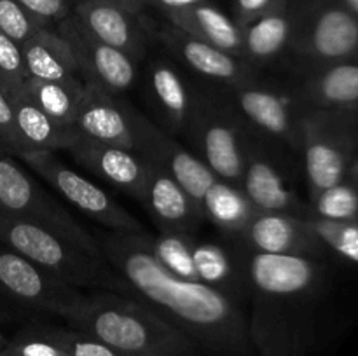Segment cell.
<instances>
[{
    "label": "cell",
    "instance_id": "cell-1",
    "mask_svg": "<svg viewBox=\"0 0 358 356\" xmlns=\"http://www.w3.org/2000/svg\"><path fill=\"white\" fill-rule=\"evenodd\" d=\"M98 244L133 297L184 332L199 351L213 356H250L254 351L241 304L205 283L168 272L154 255L149 234L108 230Z\"/></svg>",
    "mask_w": 358,
    "mask_h": 356
},
{
    "label": "cell",
    "instance_id": "cell-2",
    "mask_svg": "<svg viewBox=\"0 0 358 356\" xmlns=\"http://www.w3.org/2000/svg\"><path fill=\"white\" fill-rule=\"evenodd\" d=\"M243 248L250 313L248 337L259 356H306L313 344L317 258L255 253Z\"/></svg>",
    "mask_w": 358,
    "mask_h": 356
},
{
    "label": "cell",
    "instance_id": "cell-3",
    "mask_svg": "<svg viewBox=\"0 0 358 356\" xmlns=\"http://www.w3.org/2000/svg\"><path fill=\"white\" fill-rule=\"evenodd\" d=\"M65 321L124 356H199L201 353L157 311L121 293H84Z\"/></svg>",
    "mask_w": 358,
    "mask_h": 356
},
{
    "label": "cell",
    "instance_id": "cell-4",
    "mask_svg": "<svg viewBox=\"0 0 358 356\" xmlns=\"http://www.w3.org/2000/svg\"><path fill=\"white\" fill-rule=\"evenodd\" d=\"M0 244L23 255L66 285L91 292L133 297L124 279L105 258L93 257L62 234L0 212Z\"/></svg>",
    "mask_w": 358,
    "mask_h": 356
},
{
    "label": "cell",
    "instance_id": "cell-5",
    "mask_svg": "<svg viewBox=\"0 0 358 356\" xmlns=\"http://www.w3.org/2000/svg\"><path fill=\"white\" fill-rule=\"evenodd\" d=\"M185 129L191 135L194 154L212 173L240 187L247 124L229 98L208 91L194 93Z\"/></svg>",
    "mask_w": 358,
    "mask_h": 356
},
{
    "label": "cell",
    "instance_id": "cell-6",
    "mask_svg": "<svg viewBox=\"0 0 358 356\" xmlns=\"http://www.w3.org/2000/svg\"><path fill=\"white\" fill-rule=\"evenodd\" d=\"M310 198L339 184L355 159V110L306 108L301 149Z\"/></svg>",
    "mask_w": 358,
    "mask_h": 356
},
{
    "label": "cell",
    "instance_id": "cell-7",
    "mask_svg": "<svg viewBox=\"0 0 358 356\" xmlns=\"http://www.w3.org/2000/svg\"><path fill=\"white\" fill-rule=\"evenodd\" d=\"M0 212L62 234L93 257L105 258L98 241L31 175L0 154Z\"/></svg>",
    "mask_w": 358,
    "mask_h": 356
},
{
    "label": "cell",
    "instance_id": "cell-8",
    "mask_svg": "<svg viewBox=\"0 0 358 356\" xmlns=\"http://www.w3.org/2000/svg\"><path fill=\"white\" fill-rule=\"evenodd\" d=\"M289 51L313 66L358 58V17L336 0L296 3Z\"/></svg>",
    "mask_w": 358,
    "mask_h": 356
},
{
    "label": "cell",
    "instance_id": "cell-9",
    "mask_svg": "<svg viewBox=\"0 0 358 356\" xmlns=\"http://www.w3.org/2000/svg\"><path fill=\"white\" fill-rule=\"evenodd\" d=\"M20 159L38 177L44 178L70 205L105 229L112 232H145V227L136 220V216L119 205L107 191L72 170L52 150H31L21 154Z\"/></svg>",
    "mask_w": 358,
    "mask_h": 356
},
{
    "label": "cell",
    "instance_id": "cell-10",
    "mask_svg": "<svg viewBox=\"0 0 358 356\" xmlns=\"http://www.w3.org/2000/svg\"><path fill=\"white\" fill-rule=\"evenodd\" d=\"M227 93L248 128L271 142L301 149V121L308 107L296 93L266 86L255 79L227 87Z\"/></svg>",
    "mask_w": 358,
    "mask_h": 356
},
{
    "label": "cell",
    "instance_id": "cell-11",
    "mask_svg": "<svg viewBox=\"0 0 358 356\" xmlns=\"http://www.w3.org/2000/svg\"><path fill=\"white\" fill-rule=\"evenodd\" d=\"M126 107H128L129 128H131L133 150L142 157L147 166L164 171L173 180H177L199 205L210 185L217 180L212 170L194 152L168 136L136 108L129 103Z\"/></svg>",
    "mask_w": 358,
    "mask_h": 356
},
{
    "label": "cell",
    "instance_id": "cell-12",
    "mask_svg": "<svg viewBox=\"0 0 358 356\" xmlns=\"http://www.w3.org/2000/svg\"><path fill=\"white\" fill-rule=\"evenodd\" d=\"M247 124V122H245ZM240 188L255 212H283L308 216L310 206L304 205L290 185L282 161L269 147L268 138L245 129L243 171Z\"/></svg>",
    "mask_w": 358,
    "mask_h": 356
},
{
    "label": "cell",
    "instance_id": "cell-13",
    "mask_svg": "<svg viewBox=\"0 0 358 356\" xmlns=\"http://www.w3.org/2000/svg\"><path fill=\"white\" fill-rule=\"evenodd\" d=\"M0 293L27 309L62 320L84 295L83 290L66 285L3 244H0Z\"/></svg>",
    "mask_w": 358,
    "mask_h": 356
},
{
    "label": "cell",
    "instance_id": "cell-14",
    "mask_svg": "<svg viewBox=\"0 0 358 356\" xmlns=\"http://www.w3.org/2000/svg\"><path fill=\"white\" fill-rule=\"evenodd\" d=\"M56 30L72 49L84 82L96 84L114 94H122L135 84L138 63L93 37L72 13L56 24Z\"/></svg>",
    "mask_w": 358,
    "mask_h": 356
},
{
    "label": "cell",
    "instance_id": "cell-15",
    "mask_svg": "<svg viewBox=\"0 0 358 356\" xmlns=\"http://www.w3.org/2000/svg\"><path fill=\"white\" fill-rule=\"evenodd\" d=\"M238 241L247 250L268 255L318 258L324 244L306 222V216L283 212H255Z\"/></svg>",
    "mask_w": 358,
    "mask_h": 356
},
{
    "label": "cell",
    "instance_id": "cell-16",
    "mask_svg": "<svg viewBox=\"0 0 358 356\" xmlns=\"http://www.w3.org/2000/svg\"><path fill=\"white\" fill-rule=\"evenodd\" d=\"M159 38L178 61L205 79L226 87L238 86L254 79V65H250L247 59L222 51L208 42L199 40L171 23H166L161 28Z\"/></svg>",
    "mask_w": 358,
    "mask_h": 356
},
{
    "label": "cell",
    "instance_id": "cell-17",
    "mask_svg": "<svg viewBox=\"0 0 358 356\" xmlns=\"http://www.w3.org/2000/svg\"><path fill=\"white\" fill-rule=\"evenodd\" d=\"M138 201L150 215L159 232L192 234L203 222L199 205L177 180L164 171L147 166L145 184Z\"/></svg>",
    "mask_w": 358,
    "mask_h": 356
},
{
    "label": "cell",
    "instance_id": "cell-18",
    "mask_svg": "<svg viewBox=\"0 0 358 356\" xmlns=\"http://www.w3.org/2000/svg\"><path fill=\"white\" fill-rule=\"evenodd\" d=\"M69 152L80 166L138 199L145 184L147 164L135 150L98 142L80 133Z\"/></svg>",
    "mask_w": 358,
    "mask_h": 356
},
{
    "label": "cell",
    "instance_id": "cell-19",
    "mask_svg": "<svg viewBox=\"0 0 358 356\" xmlns=\"http://www.w3.org/2000/svg\"><path fill=\"white\" fill-rule=\"evenodd\" d=\"M73 16L98 40L119 49L136 63L145 54V34L138 16L107 0H79Z\"/></svg>",
    "mask_w": 358,
    "mask_h": 356
},
{
    "label": "cell",
    "instance_id": "cell-20",
    "mask_svg": "<svg viewBox=\"0 0 358 356\" xmlns=\"http://www.w3.org/2000/svg\"><path fill=\"white\" fill-rule=\"evenodd\" d=\"M117 94L96 84H84L73 126L84 136L112 145L133 149L128 107Z\"/></svg>",
    "mask_w": 358,
    "mask_h": 356
},
{
    "label": "cell",
    "instance_id": "cell-21",
    "mask_svg": "<svg viewBox=\"0 0 358 356\" xmlns=\"http://www.w3.org/2000/svg\"><path fill=\"white\" fill-rule=\"evenodd\" d=\"M296 94L310 108L357 110L358 58L313 66Z\"/></svg>",
    "mask_w": 358,
    "mask_h": 356
},
{
    "label": "cell",
    "instance_id": "cell-22",
    "mask_svg": "<svg viewBox=\"0 0 358 356\" xmlns=\"http://www.w3.org/2000/svg\"><path fill=\"white\" fill-rule=\"evenodd\" d=\"M192 260L199 281L219 290L238 304L248 300V278L243 248L234 250L213 241L194 239Z\"/></svg>",
    "mask_w": 358,
    "mask_h": 356
},
{
    "label": "cell",
    "instance_id": "cell-23",
    "mask_svg": "<svg viewBox=\"0 0 358 356\" xmlns=\"http://www.w3.org/2000/svg\"><path fill=\"white\" fill-rule=\"evenodd\" d=\"M21 52L28 79L66 84L84 82L72 49L56 27L41 28L21 45Z\"/></svg>",
    "mask_w": 358,
    "mask_h": 356
},
{
    "label": "cell",
    "instance_id": "cell-24",
    "mask_svg": "<svg viewBox=\"0 0 358 356\" xmlns=\"http://www.w3.org/2000/svg\"><path fill=\"white\" fill-rule=\"evenodd\" d=\"M9 100L13 105L21 154L31 150H69L80 136L76 126L52 119L37 105L31 103L21 91L9 96Z\"/></svg>",
    "mask_w": 358,
    "mask_h": 356
},
{
    "label": "cell",
    "instance_id": "cell-25",
    "mask_svg": "<svg viewBox=\"0 0 358 356\" xmlns=\"http://www.w3.org/2000/svg\"><path fill=\"white\" fill-rule=\"evenodd\" d=\"M164 17L168 23L180 28L185 34L241 58L243 51L241 27L234 21V17L227 16L208 0L184 9L166 10Z\"/></svg>",
    "mask_w": 358,
    "mask_h": 356
},
{
    "label": "cell",
    "instance_id": "cell-26",
    "mask_svg": "<svg viewBox=\"0 0 358 356\" xmlns=\"http://www.w3.org/2000/svg\"><path fill=\"white\" fill-rule=\"evenodd\" d=\"M296 27V3L290 0L264 16L241 27L243 51L241 58L250 65H262L289 49Z\"/></svg>",
    "mask_w": 358,
    "mask_h": 356
},
{
    "label": "cell",
    "instance_id": "cell-27",
    "mask_svg": "<svg viewBox=\"0 0 358 356\" xmlns=\"http://www.w3.org/2000/svg\"><path fill=\"white\" fill-rule=\"evenodd\" d=\"M147 86L157 110L173 131H182L191 114L194 91L168 59H156L147 68Z\"/></svg>",
    "mask_w": 358,
    "mask_h": 356
},
{
    "label": "cell",
    "instance_id": "cell-28",
    "mask_svg": "<svg viewBox=\"0 0 358 356\" xmlns=\"http://www.w3.org/2000/svg\"><path fill=\"white\" fill-rule=\"evenodd\" d=\"M203 220H208L227 236L238 239L255 209L238 185L217 178L199 201Z\"/></svg>",
    "mask_w": 358,
    "mask_h": 356
},
{
    "label": "cell",
    "instance_id": "cell-29",
    "mask_svg": "<svg viewBox=\"0 0 358 356\" xmlns=\"http://www.w3.org/2000/svg\"><path fill=\"white\" fill-rule=\"evenodd\" d=\"M84 84L51 82V80L27 79L21 93L37 105L42 112L51 115L52 119L66 124H73L77 105L83 96Z\"/></svg>",
    "mask_w": 358,
    "mask_h": 356
},
{
    "label": "cell",
    "instance_id": "cell-30",
    "mask_svg": "<svg viewBox=\"0 0 358 356\" xmlns=\"http://www.w3.org/2000/svg\"><path fill=\"white\" fill-rule=\"evenodd\" d=\"M152 251L159 264L171 274L189 281H199L192 260V234L178 232H159V236H150Z\"/></svg>",
    "mask_w": 358,
    "mask_h": 356
},
{
    "label": "cell",
    "instance_id": "cell-31",
    "mask_svg": "<svg viewBox=\"0 0 358 356\" xmlns=\"http://www.w3.org/2000/svg\"><path fill=\"white\" fill-rule=\"evenodd\" d=\"M31 332L38 334L41 337L48 339L52 344L69 356H124L122 353L115 351L114 348L107 346L105 342L98 341L96 337L72 327H58V325H31Z\"/></svg>",
    "mask_w": 358,
    "mask_h": 356
},
{
    "label": "cell",
    "instance_id": "cell-32",
    "mask_svg": "<svg viewBox=\"0 0 358 356\" xmlns=\"http://www.w3.org/2000/svg\"><path fill=\"white\" fill-rule=\"evenodd\" d=\"M310 213L327 220H355L358 222V188L345 178L339 184L318 192L311 198Z\"/></svg>",
    "mask_w": 358,
    "mask_h": 356
},
{
    "label": "cell",
    "instance_id": "cell-33",
    "mask_svg": "<svg viewBox=\"0 0 358 356\" xmlns=\"http://www.w3.org/2000/svg\"><path fill=\"white\" fill-rule=\"evenodd\" d=\"M306 222L324 246L358 264V222L355 220H327L308 215Z\"/></svg>",
    "mask_w": 358,
    "mask_h": 356
},
{
    "label": "cell",
    "instance_id": "cell-34",
    "mask_svg": "<svg viewBox=\"0 0 358 356\" xmlns=\"http://www.w3.org/2000/svg\"><path fill=\"white\" fill-rule=\"evenodd\" d=\"M28 79L21 45L0 31V89L7 98L21 91Z\"/></svg>",
    "mask_w": 358,
    "mask_h": 356
},
{
    "label": "cell",
    "instance_id": "cell-35",
    "mask_svg": "<svg viewBox=\"0 0 358 356\" xmlns=\"http://www.w3.org/2000/svg\"><path fill=\"white\" fill-rule=\"evenodd\" d=\"M45 27L48 24L31 16L17 0H0V31L20 45Z\"/></svg>",
    "mask_w": 358,
    "mask_h": 356
},
{
    "label": "cell",
    "instance_id": "cell-36",
    "mask_svg": "<svg viewBox=\"0 0 358 356\" xmlns=\"http://www.w3.org/2000/svg\"><path fill=\"white\" fill-rule=\"evenodd\" d=\"M0 353L6 356H69L63 349L31 332L30 328H24L20 335L7 342Z\"/></svg>",
    "mask_w": 358,
    "mask_h": 356
},
{
    "label": "cell",
    "instance_id": "cell-37",
    "mask_svg": "<svg viewBox=\"0 0 358 356\" xmlns=\"http://www.w3.org/2000/svg\"><path fill=\"white\" fill-rule=\"evenodd\" d=\"M28 13L48 27H56L59 21L70 16L72 0H17Z\"/></svg>",
    "mask_w": 358,
    "mask_h": 356
},
{
    "label": "cell",
    "instance_id": "cell-38",
    "mask_svg": "<svg viewBox=\"0 0 358 356\" xmlns=\"http://www.w3.org/2000/svg\"><path fill=\"white\" fill-rule=\"evenodd\" d=\"M0 145L6 152L14 154V156L21 154V143L17 138L16 124H14L13 105L2 89H0Z\"/></svg>",
    "mask_w": 358,
    "mask_h": 356
},
{
    "label": "cell",
    "instance_id": "cell-39",
    "mask_svg": "<svg viewBox=\"0 0 358 356\" xmlns=\"http://www.w3.org/2000/svg\"><path fill=\"white\" fill-rule=\"evenodd\" d=\"M287 2L289 0H234V21L240 27H245L250 21L264 16L266 13Z\"/></svg>",
    "mask_w": 358,
    "mask_h": 356
},
{
    "label": "cell",
    "instance_id": "cell-40",
    "mask_svg": "<svg viewBox=\"0 0 358 356\" xmlns=\"http://www.w3.org/2000/svg\"><path fill=\"white\" fill-rule=\"evenodd\" d=\"M149 2L156 3L163 9V13H166V10H178L184 9V7L196 6V3L206 2V0H149Z\"/></svg>",
    "mask_w": 358,
    "mask_h": 356
},
{
    "label": "cell",
    "instance_id": "cell-41",
    "mask_svg": "<svg viewBox=\"0 0 358 356\" xmlns=\"http://www.w3.org/2000/svg\"><path fill=\"white\" fill-rule=\"evenodd\" d=\"M107 2H112V3H117V6L124 7L126 10H129V13L136 14L138 16L140 13H142V9L145 7V0H107Z\"/></svg>",
    "mask_w": 358,
    "mask_h": 356
},
{
    "label": "cell",
    "instance_id": "cell-42",
    "mask_svg": "<svg viewBox=\"0 0 358 356\" xmlns=\"http://www.w3.org/2000/svg\"><path fill=\"white\" fill-rule=\"evenodd\" d=\"M346 178H348V180H352L358 188V157L353 161L352 166H350V171H348V175H346Z\"/></svg>",
    "mask_w": 358,
    "mask_h": 356
},
{
    "label": "cell",
    "instance_id": "cell-43",
    "mask_svg": "<svg viewBox=\"0 0 358 356\" xmlns=\"http://www.w3.org/2000/svg\"><path fill=\"white\" fill-rule=\"evenodd\" d=\"M336 2L341 3L343 7H346L350 13L355 14V16L358 17V0H336Z\"/></svg>",
    "mask_w": 358,
    "mask_h": 356
},
{
    "label": "cell",
    "instance_id": "cell-44",
    "mask_svg": "<svg viewBox=\"0 0 358 356\" xmlns=\"http://www.w3.org/2000/svg\"><path fill=\"white\" fill-rule=\"evenodd\" d=\"M6 344H7V341H6V337H3L2 330H0V351H2V349L6 348Z\"/></svg>",
    "mask_w": 358,
    "mask_h": 356
},
{
    "label": "cell",
    "instance_id": "cell-45",
    "mask_svg": "<svg viewBox=\"0 0 358 356\" xmlns=\"http://www.w3.org/2000/svg\"><path fill=\"white\" fill-rule=\"evenodd\" d=\"M0 356H6V355H2V353H0Z\"/></svg>",
    "mask_w": 358,
    "mask_h": 356
},
{
    "label": "cell",
    "instance_id": "cell-46",
    "mask_svg": "<svg viewBox=\"0 0 358 356\" xmlns=\"http://www.w3.org/2000/svg\"><path fill=\"white\" fill-rule=\"evenodd\" d=\"M145 2H147V3H149V0H145Z\"/></svg>",
    "mask_w": 358,
    "mask_h": 356
}]
</instances>
